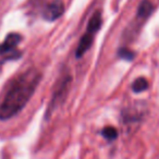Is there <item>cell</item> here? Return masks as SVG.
<instances>
[{
    "label": "cell",
    "mask_w": 159,
    "mask_h": 159,
    "mask_svg": "<svg viewBox=\"0 0 159 159\" xmlns=\"http://www.w3.org/2000/svg\"><path fill=\"white\" fill-rule=\"evenodd\" d=\"M42 75L35 69H31L20 74L10 85L7 94L0 102V120L6 121L16 117L30 102Z\"/></svg>",
    "instance_id": "6da1fadb"
},
{
    "label": "cell",
    "mask_w": 159,
    "mask_h": 159,
    "mask_svg": "<svg viewBox=\"0 0 159 159\" xmlns=\"http://www.w3.org/2000/svg\"><path fill=\"white\" fill-rule=\"evenodd\" d=\"M64 12V5L61 0H52L47 5L43 12V16L47 21H55L59 19Z\"/></svg>",
    "instance_id": "7a4b0ae2"
},
{
    "label": "cell",
    "mask_w": 159,
    "mask_h": 159,
    "mask_svg": "<svg viewBox=\"0 0 159 159\" xmlns=\"http://www.w3.org/2000/svg\"><path fill=\"white\" fill-rule=\"evenodd\" d=\"M70 83H71V77L70 76L64 77V79L61 81V83H60V85L58 86V89H56L55 95H53V98H52V102H51V104H50L51 109H53L55 107H57V105L59 102H62L63 97L66 96V93L68 92L69 87H70Z\"/></svg>",
    "instance_id": "3957f363"
},
{
    "label": "cell",
    "mask_w": 159,
    "mask_h": 159,
    "mask_svg": "<svg viewBox=\"0 0 159 159\" xmlns=\"http://www.w3.org/2000/svg\"><path fill=\"white\" fill-rule=\"evenodd\" d=\"M21 42V36L19 34H10L8 37L5 39V42L0 45V53L2 55H9V53L13 52L14 49Z\"/></svg>",
    "instance_id": "277c9868"
},
{
    "label": "cell",
    "mask_w": 159,
    "mask_h": 159,
    "mask_svg": "<svg viewBox=\"0 0 159 159\" xmlns=\"http://www.w3.org/2000/svg\"><path fill=\"white\" fill-rule=\"evenodd\" d=\"M93 39H94V35L91 33H85V35L81 38L80 40V44L76 48V57L80 58L82 57L85 52L89 49V47L93 44Z\"/></svg>",
    "instance_id": "5b68a950"
},
{
    "label": "cell",
    "mask_w": 159,
    "mask_h": 159,
    "mask_svg": "<svg viewBox=\"0 0 159 159\" xmlns=\"http://www.w3.org/2000/svg\"><path fill=\"white\" fill-rule=\"evenodd\" d=\"M152 11V5L149 0H143L137 8L136 19L139 20H146L150 16Z\"/></svg>",
    "instance_id": "8992f818"
},
{
    "label": "cell",
    "mask_w": 159,
    "mask_h": 159,
    "mask_svg": "<svg viewBox=\"0 0 159 159\" xmlns=\"http://www.w3.org/2000/svg\"><path fill=\"white\" fill-rule=\"evenodd\" d=\"M100 26H102V16L97 11L92 16L91 20H89V24H87V33H91L93 35H95L99 31Z\"/></svg>",
    "instance_id": "52a82bcc"
},
{
    "label": "cell",
    "mask_w": 159,
    "mask_h": 159,
    "mask_svg": "<svg viewBox=\"0 0 159 159\" xmlns=\"http://www.w3.org/2000/svg\"><path fill=\"white\" fill-rule=\"evenodd\" d=\"M142 112L139 111L136 108L134 107H131V108L126 109L123 113V118H124V121L125 122H135L142 117Z\"/></svg>",
    "instance_id": "ba28073f"
},
{
    "label": "cell",
    "mask_w": 159,
    "mask_h": 159,
    "mask_svg": "<svg viewBox=\"0 0 159 159\" xmlns=\"http://www.w3.org/2000/svg\"><path fill=\"white\" fill-rule=\"evenodd\" d=\"M148 89V82L147 80H145L144 77H139L137 80H135V82L132 85V89L135 93H141Z\"/></svg>",
    "instance_id": "9c48e42d"
},
{
    "label": "cell",
    "mask_w": 159,
    "mask_h": 159,
    "mask_svg": "<svg viewBox=\"0 0 159 159\" xmlns=\"http://www.w3.org/2000/svg\"><path fill=\"white\" fill-rule=\"evenodd\" d=\"M102 135L109 142H112L117 139L118 136V132L113 126H106L104 128V130L102 131Z\"/></svg>",
    "instance_id": "30bf717a"
},
{
    "label": "cell",
    "mask_w": 159,
    "mask_h": 159,
    "mask_svg": "<svg viewBox=\"0 0 159 159\" xmlns=\"http://www.w3.org/2000/svg\"><path fill=\"white\" fill-rule=\"evenodd\" d=\"M119 55H120V57H122L123 59H125V60H132L133 57H134V53H133L131 50H129V49H126V48L120 49Z\"/></svg>",
    "instance_id": "8fae6325"
}]
</instances>
